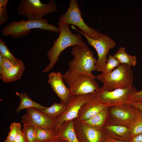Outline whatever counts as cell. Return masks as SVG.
I'll return each instance as SVG.
<instances>
[{
    "mask_svg": "<svg viewBox=\"0 0 142 142\" xmlns=\"http://www.w3.org/2000/svg\"><path fill=\"white\" fill-rule=\"evenodd\" d=\"M36 142H46L58 137L56 130L36 127Z\"/></svg>",
    "mask_w": 142,
    "mask_h": 142,
    "instance_id": "23",
    "label": "cell"
},
{
    "mask_svg": "<svg viewBox=\"0 0 142 142\" xmlns=\"http://www.w3.org/2000/svg\"><path fill=\"white\" fill-rule=\"evenodd\" d=\"M94 96V93L74 96L71 102L67 105L64 112L54 120L56 130L64 122L77 118L82 105L91 100Z\"/></svg>",
    "mask_w": 142,
    "mask_h": 142,
    "instance_id": "12",
    "label": "cell"
},
{
    "mask_svg": "<svg viewBox=\"0 0 142 142\" xmlns=\"http://www.w3.org/2000/svg\"><path fill=\"white\" fill-rule=\"evenodd\" d=\"M142 117V112L130 103L110 107L108 108L105 125H118L129 128Z\"/></svg>",
    "mask_w": 142,
    "mask_h": 142,
    "instance_id": "5",
    "label": "cell"
},
{
    "mask_svg": "<svg viewBox=\"0 0 142 142\" xmlns=\"http://www.w3.org/2000/svg\"><path fill=\"white\" fill-rule=\"evenodd\" d=\"M105 108L94 97L82 105L77 117L75 119L81 121L88 120L95 116Z\"/></svg>",
    "mask_w": 142,
    "mask_h": 142,
    "instance_id": "15",
    "label": "cell"
},
{
    "mask_svg": "<svg viewBox=\"0 0 142 142\" xmlns=\"http://www.w3.org/2000/svg\"><path fill=\"white\" fill-rule=\"evenodd\" d=\"M8 16L6 7L0 6V24L3 25L8 21Z\"/></svg>",
    "mask_w": 142,
    "mask_h": 142,
    "instance_id": "30",
    "label": "cell"
},
{
    "mask_svg": "<svg viewBox=\"0 0 142 142\" xmlns=\"http://www.w3.org/2000/svg\"><path fill=\"white\" fill-rule=\"evenodd\" d=\"M9 1V0H0V6L6 7Z\"/></svg>",
    "mask_w": 142,
    "mask_h": 142,
    "instance_id": "36",
    "label": "cell"
},
{
    "mask_svg": "<svg viewBox=\"0 0 142 142\" xmlns=\"http://www.w3.org/2000/svg\"><path fill=\"white\" fill-rule=\"evenodd\" d=\"M138 91L133 86L111 91L108 90L102 86L94 92V98L105 107L108 108L129 103L131 94Z\"/></svg>",
    "mask_w": 142,
    "mask_h": 142,
    "instance_id": "8",
    "label": "cell"
},
{
    "mask_svg": "<svg viewBox=\"0 0 142 142\" xmlns=\"http://www.w3.org/2000/svg\"><path fill=\"white\" fill-rule=\"evenodd\" d=\"M73 29L82 34L86 38L89 45L96 50L98 56L95 64L96 70L102 72L104 66L107 62L106 56L110 50L115 45L114 41L110 37L102 33H100L99 37L96 39L90 38L86 34L77 29L74 26L72 25Z\"/></svg>",
    "mask_w": 142,
    "mask_h": 142,
    "instance_id": "10",
    "label": "cell"
},
{
    "mask_svg": "<svg viewBox=\"0 0 142 142\" xmlns=\"http://www.w3.org/2000/svg\"><path fill=\"white\" fill-rule=\"evenodd\" d=\"M108 115V108L106 107L92 118L86 120L80 121L88 126L96 128L104 126Z\"/></svg>",
    "mask_w": 142,
    "mask_h": 142,
    "instance_id": "20",
    "label": "cell"
},
{
    "mask_svg": "<svg viewBox=\"0 0 142 142\" xmlns=\"http://www.w3.org/2000/svg\"><path fill=\"white\" fill-rule=\"evenodd\" d=\"M71 53L74 58L68 63V71L95 77L92 74V72L96 70L97 60L87 45L75 46Z\"/></svg>",
    "mask_w": 142,
    "mask_h": 142,
    "instance_id": "3",
    "label": "cell"
},
{
    "mask_svg": "<svg viewBox=\"0 0 142 142\" xmlns=\"http://www.w3.org/2000/svg\"><path fill=\"white\" fill-rule=\"evenodd\" d=\"M63 74L59 72H51L48 75V83L61 100V103L67 105L72 100L74 95L64 83Z\"/></svg>",
    "mask_w": 142,
    "mask_h": 142,
    "instance_id": "14",
    "label": "cell"
},
{
    "mask_svg": "<svg viewBox=\"0 0 142 142\" xmlns=\"http://www.w3.org/2000/svg\"><path fill=\"white\" fill-rule=\"evenodd\" d=\"M22 119L21 123L23 124L56 130L54 120L36 108L27 109L26 113L22 117Z\"/></svg>",
    "mask_w": 142,
    "mask_h": 142,
    "instance_id": "13",
    "label": "cell"
},
{
    "mask_svg": "<svg viewBox=\"0 0 142 142\" xmlns=\"http://www.w3.org/2000/svg\"><path fill=\"white\" fill-rule=\"evenodd\" d=\"M63 78L74 96L94 93L100 88L95 80L96 76L92 77L68 70L63 75Z\"/></svg>",
    "mask_w": 142,
    "mask_h": 142,
    "instance_id": "6",
    "label": "cell"
},
{
    "mask_svg": "<svg viewBox=\"0 0 142 142\" xmlns=\"http://www.w3.org/2000/svg\"><path fill=\"white\" fill-rule=\"evenodd\" d=\"M67 107V105L61 102L59 103H54L50 107H47L46 109L39 110L54 121L64 112Z\"/></svg>",
    "mask_w": 142,
    "mask_h": 142,
    "instance_id": "21",
    "label": "cell"
},
{
    "mask_svg": "<svg viewBox=\"0 0 142 142\" xmlns=\"http://www.w3.org/2000/svg\"><path fill=\"white\" fill-rule=\"evenodd\" d=\"M133 137L137 135L142 133V117L130 127Z\"/></svg>",
    "mask_w": 142,
    "mask_h": 142,
    "instance_id": "29",
    "label": "cell"
},
{
    "mask_svg": "<svg viewBox=\"0 0 142 142\" xmlns=\"http://www.w3.org/2000/svg\"><path fill=\"white\" fill-rule=\"evenodd\" d=\"M58 26L60 29V34L54 42L53 46L47 53L49 63L42 71L43 73L47 72L53 68L58 61L60 55L65 49L70 46L86 44L79 34L72 33L68 25L59 22Z\"/></svg>",
    "mask_w": 142,
    "mask_h": 142,
    "instance_id": "1",
    "label": "cell"
},
{
    "mask_svg": "<svg viewBox=\"0 0 142 142\" xmlns=\"http://www.w3.org/2000/svg\"><path fill=\"white\" fill-rule=\"evenodd\" d=\"M46 142H68L66 140L58 137L53 138Z\"/></svg>",
    "mask_w": 142,
    "mask_h": 142,
    "instance_id": "35",
    "label": "cell"
},
{
    "mask_svg": "<svg viewBox=\"0 0 142 142\" xmlns=\"http://www.w3.org/2000/svg\"><path fill=\"white\" fill-rule=\"evenodd\" d=\"M57 5L53 0L47 4L40 0H21L17 7L18 14L26 16L27 20L40 19L45 15L57 11Z\"/></svg>",
    "mask_w": 142,
    "mask_h": 142,
    "instance_id": "7",
    "label": "cell"
},
{
    "mask_svg": "<svg viewBox=\"0 0 142 142\" xmlns=\"http://www.w3.org/2000/svg\"><path fill=\"white\" fill-rule=\"evenodd\" d=\"M105 142H113L109 138H108Z\"/></svg>",
    "mask_w": 142,
    "mask_h": 142,
    "instance_id": "38",
    "label": "cell"
},
{
    "mask_svg": "<svg viewBox=\"0 0 142 142\" xmlns=\"http://www.w3.org/2000/svg\"><path fill=\"white\" fill-rule=\"evenodd\" d=\"M25 69L23 62L15 65L12 68L0 75L1 79L6 83H11L20 79Z\"/></svg>",
    "mask_w": 142,
    "mask_h": 142,
    "instance_id": "18",
    "label": "cell"
},
{
    "mask_svg": "<svg viewBox=\"0 0 142 142\" xmlns=\"http://www.w3.org/2000/svg\"><path fill=\"white\" fill-rule=\"evenodd\" d=\"M113 142H130V140L126 141H119L110 138Z\"/></svg>",
    "mask_w": 142,
    "mask_h": 142,
    "instance_id": "37",
    "label": "cell"
},
{
    "mask_svg": "<svg viewBox=\"0 0 142 142\" xmlns=\"http://www.w3.org/2000/svg\"><path fill=\"white\" fill-rule=\"evenodd\" d=\"M0 54L3 57L9 59L14 65L18 64L22 61L16 58L10 51L6 43L0 39Z\"/></svg>",
    "mask_w": 142,
    "mask_h": 142,
    "instance_id": "24",
    "label": "cell"
},
{
    "mask_svg": "<svg viewBox=\"0 0 142 142\" xmlns=\"http://www.w3.org/2000/svg\"><path fill=\"white\" fill-rule=\"evenodd\" d=\"M59 21L60 22L68 25L75 26L91 38L96 39L99 36L100 33L90 27L84 21L76 0L70 1L67 11L61 15Z\"/></svg>",
    "mask_w": 142,
    "mask_h": 142,
    "instance_id": "9",
    "label": "cell"
},
{
    "mask_svg": "<svg viewBox=\"0 0 142 142\" xmlns=\"http://www.w3.org/2000/svg\"><path fill=\"white\" fill-rule=\"evenodd\" d=\"M19 123L13 122L11 124L9 132L6 139L11 142H14L17 135Z\"/></svg>",
    "mask_w": 142,
    "mask_h": 142,
    "instance_id": "28",
    "label": "cell"
},
{
    "mask_svg": "<svg viewBox=\"0 0 142 142\" xmlns=\"http://www.w3.org/2000/svg\"><path fill=\"white\" fill-rule=\"evenodd\" d=\"M130 103L138 108L142 112V102H134L130 101Z\"/></svg>",
    "mask_w": 142,
    "mask_h": 142,
    "instance_id": "34",
    "label": "cell"
},
{
    "mask_svg": "<svg viewBox=\"0 0 142 142\" xmlns=\"http://www.w3.org/2000/svg\"><path fill=\"white\" fill-rule=\"evenodd\" d=\"M120 64L118 60L113 56L109 55L108 60L102 72V73L105 74L110 73L115 67H118Z\"/></svg>",
    "mask_w": 142,
    "mask_h": 142,
    "instance_id": "25",
    "label": "cell"
},
{
    "mask_svg": "<svg viewBox=\"0 0 142 142\" xmlns=\"http://www.w3.org/2000/svg\"><path fill=\"white\" fill-rule=\"evenodd\" d=\"M108 138L117 140H130L133 135L128 127L118 125H106L103 127Z\"/></svg>",
    "mask_w": 142,
    "mask_h": 142,
    "instance_id": "16",
    "label": "cell"
},
{
    "mask_svg": "<svg viewBox=\"0 0 142 142\" xmlns=\"http://www.w3.org/2000/svg\"><path fill=\"white\" fill-rule=\"evenodd\" d=\"M33 29H40L55 32H60L58 27L49 24L47 19L42 18L36 21L22 19L12 21L3 28L2 33L5 37L9 36L14 38H18L28 34Z\"/></svg>",
    "mask_w": 142,
    "mask_h": 142,
    "instance_id": "2",
    "label": "cell"
},
{
    "mask_svg": "<svg viewBox=\"0 0 142 142\" xmlns=\"http://www.w3.org/2000/svg\"><path fill=\"white\" fill-rule=\"evenodd\" d=\"M130 99L131 101L142 102V90L131 94Z\"/></svg>",
    "mask_w": 142,
    "mask_h": 142,
    "instance_id": "32",
    "label": "cell"
},
{
    "mask_svg": "<svg viewBox=\"0 0 142 142\" xmlns=\"http://www.w3.org/2000/svg\"><path fill=\"white\" fill-rule=\"evenodd\" d=\"M113 56L118 60L121 64H127L131 66H134L136 63V57L128 54L124 47L119 48Z\"/></svg>",
    "mask_w": 142,
    "mask_h": 142,
    "instance_id": "22",
    "label": "cell"
},
{
    "mask_svg": "<svg viewBox=\"0 0 142 142\" xmlns=\"http://www.w3.org/2000/svg\"><path fill=\"white\" fill-rule=\"evenodd\" d=\"M26 142H36V127L28 124H23L22 130Z\"/></svg>",
    "mask_w": 142,
    "mask_h": 142,
    "instance_id": "26",
    "label": "cell"
},
{
    "mask_svg": "<svg viewBox=\"0 0 142 142\" xmlns=\"http://www.w3.org/2000/svg\"><path fill=\"white\" fill-rule=\"evenodd\" d=\"M15 65L9 59L3 57L0 54V75L8 71Z\"/></svg>",
    "mask_w": 142,
    "mask_h": 142,
    "instance_id": "27",
    "label": "cell"
},
{
    "mask_svg": "<svg viewBox=\"0 0 142 142\" xmlns=\"http://www.w3.org/2000/svg\"><path fill=\"white\" fill-rule=\"evenodd\" d=\"M74 127L79 142H105L108 138L103 128L91 127L76 119L74 120Z\"/></svg>",
    "mask_w": 142,
    "mask_h": 142,
    "instance_id": "11",
    "label": "cell"
},
{
    "mask_svg": "<svg viewBox=\"0 0 142 142\" xmlns=\"http://www.w3.org/2000/svg\"><path fill=\"white\" fill-rule=\"evenodd\" d=\"M16 94L20 99L19 104L15 110V111L17 113L23 109L29 108H34L41 110L47 108L32 100L25 92L20 93L16 92Z\"/></svg>",
    "mask_w": 142,
    "mask_h": 142,
    "instance_id": "19",
    "label": "cell"
},
{
    "mask_svg": "<svg viewBox=\"0 0 142 142\" xmlns=\"http://www.w3.org/2000/svg\"><path fill=\"white\" fill-rule=\"evenodd\" d=\"M74 120L65 121L62 123L56 130L58 137L68 142H79L74 130Z\"/></svg>",
    "mask_w": 142,
    "mask_h": 142,
    "instance_id": "17",
    "label": "cell"
},
{
    "mask_svg": "<svg viewBox=\"0 0 142 142\" xmlns=\"http://www.w3.org/2000/svg\"><path fill=\"white\" fill-rule=\"evenodd\" d=\"M96 78L103 84L106 90L111 91L118 89H124L133 86V73L131 66L120 64L111 72L106 74L101 73Z\"/></svg>",
    "mask_w": 142,
    "mask_h": 142,
    "instance_id": "4",
    "label": "cell"
},
{
    "mask_svg": "<svg viewBox=\"0 0 142 142\" xmlns=\"http://www.w3.org/2000/svg\"><path fill=\"white\" fill-rule=\"evenodd\" d=\"M130 141V142H142V133L133 136Z\"/></svg>",
    "mask_w": 142,
    "mask_h": 142,
    "instance_id": "33",
    "label": "cell"
},
{
    "mask_svg": "<svg viewBox=\"0 0 142 142\" xmlns=\"http://www.w3.org/2000/svg\"><path fill=\"white\" fill-rule=\"evenodd\" d=\"M3 142H11L9 141L7 139H6V140H5Z\"/></svg>",
    "mask_w": 142,
    "mask_h": 142,
    "instance_id": "39",
    "label": "cell"
},
{
    "mask_svg": "<svg viewBox=\"0 0 142 142\" xmlns=\"http://www.w3.org/2000/svg\"><path fill=\"white\" fill-rule=\"evenodd\" d=\"M14 142H26L25 135L21 129V124L19 123L17 136Z\"/></svg>",
    "mask_w": 142,
    "mask_h": 142,
    "instance_id": "31",
    "label": "cell"
}]
</instances>
